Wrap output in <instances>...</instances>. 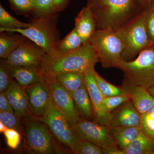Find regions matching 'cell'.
I'll list each match as a JSON object with an SVG mask.
<instances>
[{"instance_id":"6da1fadb","label":"cell","mask_w":154,"mask_h":154,"mask_svg":"<svg viewBox=\"0 0 154 154\" xmlns=\"http://www.w3.org/2000/svg\"><path fill=\"white\" fill-rule=\"evenodd\" d=\"M98 62L99 61L96 51L89 42L67 52L46 54L38 68L44 78H53L66 72L85 73L94 69Z\"/></svg>"},{"instance_id":"7a4b0ae2","label":"cell","mask_w":154,"mask_h":154,"mask_svg":"<svg viewBox=\"0 0 154 154\" xmlns=\"http://www.w3.org/2000/svg\"><path fill=\"white\" fill-rule=\"evenodd\" d=\"M96 17L97 29L119 28L144 9L137 0H88Z\"/></svg>"},{"instance_id":"3957f363","label":"cell","mask_w":154,"mask_h":154,"mask_svg":"<svg viewBox=\"0 0 154 154\" xmlns=\"http://www.w3.org/2000/svg\"><path fill=\"white\" fill-rule=\"evenodd\" d=\"M24 118V146L27 152L36 154L69 153L44 122L30 115Z\"/></svg>"},{"instance_id":"277c9868","label":"cell","mask_w":154,"mask_h":154,"mask_svg":"<svg viewBox=\"0 0 154 154\" xmlns=\"http://www.w3.org/2000/svg\"><path fill=\"white\" fill-rule=\"evenodd\" d=\"M146 16L145 9L115 31L124 45L122 60L131 61L152 45L146 27Z\"/></svg>"},{"instance_id":"5b68a950","label":"cell","mask_w":154,"mask_h":154,"mask_svg":"<svg viewBox=\"0 0 154 154\" xmlns=\"http://www.w3.org/2000/svg\"><path fill=\"white\" fill-rule=\"evenodd\" d=\"M57 13L46 16L33 17L31 26L25 29H13L8 32H17L44 50L47 54L58 52L60 39L57 29Z\"/></svg>"},{"instance_id":"8992f818","label":"cell","mask_w":154,"mask_h":154,"mask_svg":"<svg viewBox=\"0 0 154 154\" xmlns=\"http://www.w3.org/2000/svg\"><path fill=\"white\" fill-rule=\"evenodd\" d=\"M90 43L103 67L120 68L124 45L115 30L111 28L97 29Z\"/></svg>"},{"instance_id":"52a82bcc","label":"cell","mask_w":154,"mask_h":154,"mask_svg":"<svg viewBox=\"0 0 154 154\" xmlns=\"http://www.w3.org/2000/svg\"><path fill=\"white\" fill-rule=\"evenodd\" d=\"M119 69L134 85L147 89L154 86V45L143 50L134 60H122Z\"/></svg>"},{"instance_id":"ba28073f","label":"cell","mask_w":154,"mask_h":154,"mask_svg":"<svg viewBox=\"0 0 154 154\" xmlns=\"http://www.w3.org/2000/svg\"><path fill=\"white\" fill-rule=\"evenodd\" d=\"M75 135L107 151L120 149L116 143L110 126L80 119L72 127Z\"/></svg>"},{"instance_id":"9c48e42d","label":"cell","mask_w":154,"mask_h":154,"mask_svg":"<svg viewBox=\"0 0 154 154\" xmlns=\"http://www.w3.org/2000/svg\"><path fill=\"white\" fill-rule=\"evenodd\" d=\"M36 119L47 125L60 143L70 149L75 137L73 130L67 119L54 105L52 99L43 116Z\"/></svg>"},{"instance_id":"30bf717a","label":"cell","mask_w":154,"mask_h":154,"mask_svg":"<svg viewBox=\"0 0 154 154\" xmlns=\"http://www.w3.org/2000/svg\"><path fill=\"white\" fill-rule=\"evenodd\" d=\"M51 99L68 120L72 127L80 120L70 94L54 78H44Z\"/></svg>"},{"instance_id":"8fae6325","label":"cell","mask_w":154,"mask_h":154,"mask_svg":"<svg viewBox=\"0 0 154 154\" xmlns=\"http://www.w3.org/2000/svg\"><path fill=\"white\" fill-rule=\"evenodd\" d=\"M28 39L24 42L7 58L13 66H39L47 53Z\"/></svg>"},{"instance_id":"7c38bea8","label":"cell","mask_w":154,"mask_h":154,"mask_svg":"<svg viewBox=\"0 0 154 154\" xmlns=\"http://www.w3.org/2000/svg\"><path fill=\"white\" fill-rule=\"evenodd\" d=\"M94 69L88 71L84 73V82L91 98L94 111V121L110 127L111 113L108 112L104 106V96L97 87L93 75Z\"/></svg>"},{"instance_id":"4fadbf2b","label":"cell","mask_w":154,"mask_h":154,"mask_svg":"<svg viewBox=\"0 0 154 154\" xmlns=\"http://www.w3.org/2000/svg\"><path fill=\"white\" fill-rule=\"evenodd\" d=\"M25 88L28 93L30 115L34 118H41L51 99L49 89L44 81Z\"/></svg>"},{"instance_id":"5bb4252c","label":"cell","mask_w":154,"mask_h":154,"mask_svg":"<svg viewBox=\"0 0 154 154\" xmlns=\"http://www.w3.org/2000/svg\"><path fill=\"white\" fill-rule=\"evenodd\" d=\"M119 87L141 114L146 113L154 106V98L147 88L134 85L125 76Z\"/></svg>"},{"instance_id":"9a60e30c","label":"cell","mask_w":154,"mask_h":154,"mask_svg":"<svg viewBox=\"0 0 154 154\" xmlns=\"http://www.w3.org/2000/svg\"><path fill=\"white\" fill-rule=\"evenodd\" d=\"M142 126L141 114L130 100L126 101L111 112L110 127Z\"/></svg>"},{"instance_id":"2e32d148","label":"cell","mask_w":154,"mask_h":154,"mask_svg":"<svg viewBox=\"0 0 154 154\" xmlns=\"http://www.w3.org/2000/svg\"><path fill=\"white\" fill-rule=\"evenodd\" d=\"M5 93L17 115L22 118L30 115L28 93L25 88L14 79Z\"/></svg>"},{"instance_id":"e0dca14e","label":"cell","mask_w":154,"mask_h":154,"mask_svg":"<svg viewBox=\"0 0 154 154\" xmlns=\"http://www.w3.org/2000/svg\"><path fill=\"white\" fill-rule=\"evenodd\" d=\"M76 28L84 44L90 42L97 30L96 17L88 6L84 7L75 19Z\"/></svg>"},{"instance_id":"ac0fdd59","label":"cell","mask_w":154,"mask_h":154,"mask_svg":"<svg viewBox=\"0 0 154 154\" xmlns=\"http://www.w3.org/2000/svg\"><path fill=\"white\" fill-rule=\"evenodd\" d=\"M11 74L19 85L25 88L44 81V77L37 66H12Z\"/></svg>"},{"instance_id":"d6986e66","label":"cell","mask_w":154,"mask_h":154,"mask_svg":"<svg viewBox=\"0 0 154 154\" xmlns=\"http://www.w3.org/2000/svg\"><path fill=\"white\" fill-rule=\"evenodd\" d=\"M69 93L80 119L94 121L92 103L85 83L76 91Z\"/></svg>"},{"instance_id":"ffe728a7","label":"cell","mask_w":154,"mask_h":154,"mask_svg":"<svg viewBox=\"0 0 154 154\" xmlns=\"http://www.w3.org/2000/svg\"><path fill=\"white\" fill-rule=\"evenodd\" d=\"M110 129L116 143L121 150L128 146L143 131L141 127L116 126Z\"/></svg>"},{"instance_id":"44dd1931","label":"cell","mask_w":154,"mask_h":154,"mask_svg":"<svg viewBox=\"0 0 154 154\" xmlns=\"http://www.w3.org/2000/svg\"><path fill=\"white\" fill-rule=\"evenodd\" d=\"M121 154H154V142L143 130Z\"/></svg>"},{"instance_id":"7402d4cb","label":"cell","mask_w":154,"mask_h":154,"mask_svg":"<svg viewBox=\"0 0 154 154\" xmlns=\"http://www.w3.org/2000/svg\"><path fill=\"white\" fill-rule=\"evenodd\" d=\"M28 38L22 34L10 36L1 32L0 34V57L7 59L8 57L17 48Z\"/></svg>"},{"instance_id":"603a6c76","label":"cell","mask_w":154,"mask_h":154,"mask_svg":"<svg viewBox=\"0 0 154 154\" xmlns=\"http://www.w3.org/2000/svg\"><path fill=\"white\" fill-rule=\"evenodd\" d=\"M54 78L69 93L76 91L85 83L84 73L81 72H66L57 75Z\"/></svg>"},{"instance_id":"cb8c5ba5","label":"cell","mask_w":154,"mask_h":154,"mask_svg":"<svg viewBox=\"0 0 154 154\" xmlns=\"http://www.w3.org/2000/svg\"><path fill=\"white\" fill-rule=\"evenodd\" d=\"M30 26V22L25 23L14 18L0 4V32H8L13 29H25Z\"/></svg>"},{"instance_id":"d4e9b609","label":"cell","mask_w":154,"mask_h":154,"mask_svg":"<svg viewBox=\"0 0 154 154\" xmlns=\"http://www.w3.org/2000/svg\"><path fill=\"white\" fill-rule=\"evenodd\" d=\"M83 45L82 40L75 27L63 39L59 41L57 45V51L67 52L76 49Z\"/></svg>"},{"instance_id":"484cf974","label":"cell","mask_w":154,"mask_h":154,"mask_svg":"<svg viewBox=\"0 0 154 154\" xmlns=\"http://www.w3.org/2000/svg\"><path fill=\"white\" fill-rule=\"evenodd\" d=\"M70 150L75 154H104L103 149L100 147L75 135Z\"/></svg>"},{"instance_id":"4316f807","label":"cell","mask_w":154,"mask_h":154,"mask_svg":"<svg viewBox=\"0 0 154 154\" xmlns=\"http://www.w3.org/2000/svg\"><path fill=\"white\" fill-rule=\"evenodd\" d=\"M93 75L97 87L104 97L125 94L120 87H117L108 82L94 70Z\"/></svg>"},{"instance_id":"83f0119b","label":"cell","mask_w":154,"mask_h":154,"mask_svg":"<svg viewBox=\"0 0 154 154\" xmlns=\"http://www.w3.org/2000/svg\"><path fill=\"white\" fill-rule=\"evenodd\" d=\"M12 66L7 59H2L0 61V92H5L14 79L11 76Z\"/></svg>"},{"instance_id":"f1b7e54d","label":"cell","mask_w":154,"mask_h":154,"mask_svg":"<svg viewBox=\"0 0 154 154\" xmlns=\"http://www.w3.org/2000/svg\"><path fill=\"white\" fill-rule=\"evenodd\" d=\"M54 0H33V17H42L54 14Z\"/></svg>"},{"instance_id":"f546056e","label":"cell","mask_w":154,"mask_h":154,"mask_svg":"<svg viewBox=\"0 0 154 154\" xmlns=\"http://www.w3.org/2000/svg\"><path fill=\"white\" fill-rule=\"evenodd\" d=\"M21 119L15 113L0 112V122L7 128L16 130L20 133L23 132Z\"/></svg>"},{"instance_id":"4dcf8cb0","label":"cell","mask_w":154,"mask_h":154,"mask_svg":"<svg viewBox=\"0 0 154 154\" xmlns=\"http://www.w3.org/2000/svg\"><path fill=\"white\" fill-rule=\"evenodd\" d=\"M11 10L19 15L28 17L33 11V0H8Z\"/></svg>"},{"instance_id":"1f68e13d","label":"cell","mask_w":154,"mask_h":154,"mask_svg":"<svg viewBox=\"0 0 154 154\" xmlns=\"http://www.w3.org/2000/svg\"><path fill=\"white\" fill-rule=\"evenodd\" d=\"M142 126L143 131L148 135L154 137V106L146 113L141 114Z\"/></svg>"},{"instance_id":"d6a6232c","label":"cell","mask_w":154,"mask_h":154,"mask_svg":"<svg viewBox=\"0 0 154 154\" xmlns=\"http://www.w3.org/2000/svg\"><path fill=\"white\" fill-rule=\"evenodd\" d=\"M130 100L129 97L125 94L118 96L104 97L103 99L104 106L108 112H112L122 104Z\"/></svg>"},{"instance_id":"836d02e7","label":"cell","mask_w":154,"mask_h":154,"mask_svg":"<svg viewBox=\"0 0 154 154\" xmlns=\"http://www.w3.org/2000/svg\"><path fill=\"white\" fill-rule=\"evenodd\" d=\"M3 133L9 147L15 149L19 146L21 141V133L18 131L13 128H7Z\"/></svg>"},{"instance_id":"e575fe53","label":"cell","mask_w":154,"mask_h":154,"mask_svg":"<svg viewBox=\"0 0 154 154\" xmlns=\"http://www.w3.org/2000/svg\"><path fill=\"white\" fill-rule=\"evenodd\" d=\"M146 23L149 38L152 45H154V11L151 6L146 9Z\"/></svg>"},{"instance_id":"d590c367","label":"cell","mask_w":154,"mask_h":154,"mask_svg":"<svg viewBox=\"0 0 154 154\" xmlns=\"http://www.w3.org/2000/svg\"><path fill=\"white\" fill-rule=\"evenodd\" d=\"M0 112L15 113L14 108L4 92H0Z\"/></svg>"},{"instance_id":"8d00e7d4","label":"cell","mask_w":154,"mask_h":154,"mask_svg":"<svg viewBox=\"0 0 154 154\" xmlns=\"http://www.w3.org/2000/svg\"><path fill=\"white\" fill-rule=\"evenodd\" d=\"M70 0H54V11L58 13L64 11L67 6Z\"/></svg>"},{"instance_id":"74e56055","label":"cell","mask_w":154,"mask_h":154,"mask_svg":"<svg viewBox=\"0 0 154 154\" xmlns=\"http://www.w3.org/2000/svg\"><path fill=\"white\" fill-rule=\"evenodd\" d=\"M7 128L6 127V126H5L2 122H0V131H1V133H4L5 132V131L6 130Z\"/></svg>"},{"instance_id":"f35d334b","label":"cell","mask_w":154,"mask_h":154,"mask_svg":"<svg viewBox=\"0 0 154 154\" xmlns=\"http://www.w3.org/2000/svg\"><path fill=\"white\" fill-rule=\"evenodd\" d=\"M147 89L149 92V93H150L152 95V96L154 98V86Z\"/></svg>"},{"instance_id":"ab89813d","label":"cell","mask_w":154,"mask_h":154,"mask_svg":"<svg viewBox=\"0 0 154 154\" xmlns=\"http://www.w3.org/2000/svg\"><path fill=\"white\" fill-rule=\"evenodd\" d=\"M151 6L153 10L154 11V3H153V4H152Z\"/></svg>"},{"instance_id":"60d3db41","label":"cell","mask_w":154,"mask_h":154,"mask_svg":"<svg viewBox=\"0 0 154 154\" xmlns=\"http://www.w3.org/2000/svg\"><path fill=\"white\" fill-rule=\"evenodd\" d=\"M154 3V0H152V3L151 5H152V4H153Z\"/></svg>"},{"instance_id":"b9f144b4","label":"cell","mask_w":154,"mask_h":154,"mask_svg":"<svg viewBox=\"0 0 154 154\" xmlns=\"http://www.w3.org/2000/svg\"><path fill=\"white\" fill-rule=\"evenodd\" d=\"M152 138L154 142V137H153Z\"/></svg>"},{"instance_id":"7bdbcfd3","label":"cell","mask_w":154,"mask_h":154,"mask_svg":"<svg viewBox=\"0 0 154 154\" xmlns=\"http://www.w3.org/2000/svg\"><path fill=\"white\" fill-rule=\"evenodd\" d=\"M137 1H138V0H137Z\"/></svg>"}]
</instances>
